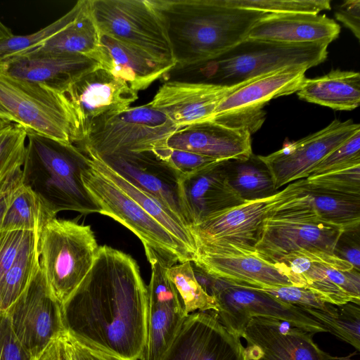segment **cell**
I'll return each mask as SVG.
<instances>
[{"mask_svg": "<svg viewBox=\"0 0 360 360\" xmlns=\"http://www.w3.org/2000/svg\"><path fill=\"white\" fill-rule=\"evenodd\" d=\"M0 360H31L17 338L7 314H0Z\"/></svg>", "mask_w": 360, "mask_h": 360, "instance_id": "45", "label": "cell"}, {"mask_svg": "<svg viewBox=\"0 0 360 360\" xmlns=\"http://www.w3.org/2000/svg\"><path fill=\"white\" fill-rule=\"evenodd\" d=\"M257 289L271 295L278 300L300 307L323 309L329 303L305 288L285 285Z\"/></svg>", "mask_w": 360, "mask_h": 360, "instance_id": "44", "label": "cell"}, {"mask_svg": "<svg viewBox=\"0 0 360 360\" xmlns=\"http://www.w3.org/2000/svg\"><path fill=\"white\" fill-rule=\"evenodd\" d=\"M37 238L36 232L0 231V278Z\"/></svg>", "mask_w": 360, "mask_h": 360, "instance_id": "42", "label": "cell"}, {"mask_svg": "<svg viewBox=\"0 0 360 360\" xmlns=\"http://www.w3.org/2000/svg\"><path fill=\"white\" fill-rule=\"evenodd\" d=\"M22 183V167L16 169L0 182V228L13 194Z\"/></svg>", "mask_w": 360, "mask_h": 360, "instance_id": "49", "label": "cell"}, {"mask_svg": "<svg viewBox=\"0 0 360 360\" xmlns=\"http://www.w3.org/2000/svg\"><path fill=\"white\" fill-rule=\"evenodd\" d=\"M87 161L126 194L136 201L147 213L178 240L195 258L197 248L186 223L163 202L150 193L131 184L105 165L91 151L79 148Z\"/></svg>", "mask_w": 360, "mask_h": 360, "instance_id": "30", "label": "cell"}, {"mask_svg": "<svg viewBox=\"0 0 360 360\" xmlns=\"http://www.w3.org/2000/svg\"><path fill=\"white\" fill-rule=\"evenodd\" d=\"M165 18L178 68L213 59L247 39L268 13L226 6L220 0H153Z\"/></svg>", "mask_w": 360, "mask_h": 360, "instance_id": "2", "label": "cell"}, {"mask_svg": "<svg viewBox=\"0 0 360 360\" xmlns=\"http://www.w3.org/2000/svg\"><path fill=\"white\" fill-rule=\"evenodd\" d=\"M335 16L357 39L360 37V0H347L335 6Z\"/></svg>", "mask_w": 360, "mask_h": 360, "instance_id": "47", "label": "cell"}, {"mask_svg": "<svg viewBox=\"0 0 360 360\" xmlns=\"http://www.w3.org/2000/svg\"><path fill=\"white\" fill-rule=\"evenodd\" d=\"M65 94L77 118L79 143L94 122L128 109L138 98L127 82L101 67L74 82Z\"/></svg>", "mask_w": 360, "mask_h": 360, "instance_id": "18", "label": "cell"}, {"mask_svg": "<svg viewBox=\"0 0 360 360\" xmlns=\"http://www.w3.org/2000/svg\"><path fill=\"white\" fill-rule=\"evenodd\" d=\"M191 262L210 276L233 285L254 288L292 285L281 264L262 259L255 250L228 244L202 245Z\"/></svg>", "mask_w": 360, "mask_h": 360, "instance_id": "15", "label": "cell"}, {"mask_svg": "<svg viewBox=\"0 0 360 360\" xmlns=\"http://www.w3.org/2000/svg\"><path fill=\"white\" fill-rule=\"evenodd\" d=\"M166 274L179 292L188 314L195 311L217 312L216 300L197 281L191 261L174 264L166 269Z\"/></svg>", "mask_w": 360, "mask_h": 360, "instance_id": "36", "label": "cell"}, {"mask_svg": "<svg viewBox=\"0 0 360 360\" xmlns=\"http://www.w3.org/2000/svg\"><path fill=\"white\" fill-rule=\"evenodd\" d=\"M314 333L272 318L255 317L241 338L249 360H333L314 342Z\"/></svg>", "mask_w": 360, "mask_h": 360, "instance_id": "19", "label": "cell"}, {"mask_svg": "<svg viewBox=\"0 0 360 360\" xmlns=\"http://www.w3.org/2000/svg\"><path fill=\"white\" fill-rule=\"evenodd\" d=\"M91 4L101 34L175 62L165 18L153 0H91Z\"/></svg>", "mask_w": 360, "mask_h": 360, "instance_id": "9", "label": "cell"}, {"mask_svg": "<svg viewBox=\"0 0 360 360\" xmlns=\"http://www.w3.org/2000/svg\"><path fill=\"white\" fill-rule=\"evenodd\" d=\"M53 216L38 195L22 184L13 193L4 214L0 231H23L39 233Z\"/></svg>", "mask_w": 360, "mask_h": 360, "instance_id": "33", "label": "cell"}, {"mask_svg": "<svg viewBox=\"0 0 360 360\" xmlns=\"http://www.w3.org/2000/svg\"><path fill=\"white\" fill-rule=\"evenodd\" d=\"M360 131V125L348 120H334L323 129L283 147L268 155H259L268 167L277 190L306 179L327 155Z\"/></svg>", "mask_w": 360, "mask_h": 360, "instance_id": "14", "label": "cell"}, {"mask_svg": "<svg viewBox=\"0 0 360 360\" xmlns=\"http://www.w3.org/2000/svg\"><path fill=\"white\" fill-rule=\"evenodd\" d=\"M165 146L217 160L245 159L253 153L250 132L213 120L178 129L166 140Z\"/></svg>", "mask_w": 360, "mask_h": 360, "instance_id": "25", "label": "cell"}, {"mask_svg": "<svg viewBox=\"0 0 360 360\" xmlns=\"http://www.w3.org/2000/svg\"><path fill=\"white\" fill-rule=\"evenodd\" d=\"M298 307L320 323L328 332L349 343L357 351H359V304L353 302H347L342 305L328 303L323 309Z\"/></svg>", "mask_w": 360, "mask_h": 360, "instance_id": "34", "label": "cell"}, {"mask_svg": "<svg viewBox=\"0 0 360 360\" xmlns=\"http://www.w3.org/2000/svg\"><path fill=\"white\" fill-rule=\"evenodd\" d=\"M66 332L75 360H124L83 343L71 336L67 330Z\"/></svg>", "mask_w": 360, "mask_h": 360, "instance_id": "48", "label": "cell"}, {"mask_svg": "<svg viewBox=\"0 0 360 360\" xmlns=\"http://www.w3.org/2000/svg\"><path fill=\"white\" fill-rule=\"evenodd\" d=\"M77 340L124 360H141L147 337V286L130 255L99 246L94 264L62 308Z\"/></svg>", "mask_w": 360, "mask_h": 360, "instance_id": "1", "label": "cell"}, {"mask_svg": "<svg viewBox=\"0 0 360 360\" xmlns=\"http://www.w3.org/2000/svg\"><path fill=\"white\" fill-rule=\"evenodd\" d=\"M96 156L127 181L154 195L185 222L179 194L180 174L152 151Z\"/></svg>", "mask_w": 360, "mask_h": 360, "instance_id": "23", "label": "cell"}, {"mask_svg": "<svg viewBox=\"0 0 360 360\" xmlns=\"http://www.w3.org/2000/svg\"><path fill=\"white\" fill-rule=\"evenodd\" d=\"M178 127L162 112L148 104L103 117L94 122L84 140L75 146L99 157L151 151L165 145Z\"/></svg>", "mask_w": 360, "mask_h": 360, "instance_id": "8", "label": "cell"}, {"mask_svg": "<svg viewBox=\"0 0 360 360\" xmlns=\"http://www.w3.org/2000/svg\"><path fill=\"white\" fill-rule=\"evenodd\" d=\"M179 194L183 217L188 227L246 202L229 183L225 160L180 174Z\"/></svg>", "mask_w": 360, "mask_h": 360, "instance_id": "21", "label": "cell"}, {"mask_svg": "<svg viewBox=\"0 0 360 360\" xmlns=\"http://www.w3.org/2000/svg\"><path fill=\"white\" fill-rule=\"evenodd\" d=\"M98 245L91 226L54 217L38 233L40 269L61 309L91 269Z\"/></svg>", "mask_w": 360, "mask_h": 360, "instance_id": "5", "label": "cell"}, {"mask_svg": "<svg viewBox=\"0 0 360 360\" xmlns=\"http://www.w3.org/2000/svg\"><path fill=\"white\" fill-rule=\"evenodd\" d=\"M13 35V34L11 30L3 24L0 20V41L7 39Z\"/></svg>", "mask_w": 360, "mask_h": 360, "instance_id": "52", "label": "cell"}, {"mask_svg": "<svg viewBox=\"0 0 360 360\" xmlns=\"http://www.w3.org/2000/svg\"><path fill=\"white\" fill-rule=\"evenodd\" d=\"M279 208L309 212L320 221L352 230L360 227V196L323 191L303 184L295 196Z\"/></svg>", "mask_w": 360, "mask_h": 360, "instance_id": "28", "label": "cell"}, {"mask_svg": "<svg viewBox=\"0 0 360 360\" xmlns=\"http://www.w3.org/2000/svg\"><path fill=\"white\" fill-rule=\"evenodd\" d=\"M359 228L344 231L338 239L334 255L360 271Z\"/></svg>", "mask_w": 360, "mask_h": 360, "instance_id": "46", "label": "cell"}, {"mask_svg": "<svg viewBox=\"0 0 360 360\" xmlns=\"http://www.w3.org/2000/svg\"><path fill=\"white\" fill-rule=\"evenodd\" d=\"M300 99L337 110H352L360 103V74L333 70L316 78H305L297 91Z\"/></svg>", "mask_w": 360, "mask_h": 360, "instance_id": "31", "label": "cell"}, {"mask_svg": "<svg viewBox=\"0 0 360 360\" xmlns=\"http://www.w3.org/2000/svg\"><path fill=\"white\" fill-rule=\"evenodd\" d=\"M6 314L17 338L31 357L66 329L61 307L49 294L41 269Z\"/></svg>", "mask_w": 360, "mask_h": 360, "instance_id": "17", "label": "cell"}, {"mask_svg": "<svg viewBox=\"0 0 360 360\" xmlns=\"http://www.w3.org/2000/svg\"><path fill=\"white\" fill-rule=\"evenodd\" d=\"M230 186L245 202L272 196L279 191L259 155L252 154L245 159L225 160Z\"/></svg>", "mask_w": 360, "mask_h": 360, "instance_id": "32", "label": "cell"}, {"mask_svg": "<svg viewBox=\"0 0 360 360\" xmlns=\"http://www.w3.org/2000/svg\"><path fill=\"white\" fill-rule=\"evenodd\" d=\"M302 179L289 184L272 196L246 202L190 226L196 248L228 244L245 250H255L264 220L281 204L297 195L302 189Z\"/></svg>", "mask_w": 360, "mask_h": 360, "instance_id": "11", "label": "cell"}, {"mask_svg": "<svg viewBox=\"0 0 360 360\" xmlns=\"http://www.w3.org/2000/svg\"><path fill=\"white\" fill-rule=\"evenodd\" d=\"M147 286V337L141 360H160L188 315L166 268L153 259Z\"/></svg>", "mask_w": 360, "mask_h": 360, "instance_id": "20", "label": "cell"}, {"mask_svg": "<svg viewBox=\"0 0 360 360\" xmlns=\"http://www.w3.org/2000/svg\"><path fill=\"white\" fill-rule=\"evenodd\" d=\"M64 360H75L66 329L64 332Z\"/></svg>", "mask_w": 360, "mask_h": 360, "instance_id": "51", "label": "cell"}, {"mask_svg": "<svg viewBox=\"0 0 360 360\" xmlns=\"http://www.w3.org/2000/svg\"><path fill=\"white\" fill-rule=\"evenodd\" d=\"M160 160L180 174H186L215 162L217 160L190 151L161 146L151 150Z\"/></svg>", "mask_w": 360, "mask_h": 360, "instance_id": "43", "label": "cell"}, {"mask_svg": "<svg viewBox=\"0 0 360 360\" xmlns=\"http://www.w3.org/2000/svg\"><path fill=\"white\" fill-rule=\"evenodd\" d=\"M54 337L31 360H64V332Z\"/></svg>", "mask_w": 360, "mask_h": 360, "instance_id": "50", "label": "cell"}, {"mask_svg": "<svg viewBox=\"0 0 360 360\" xmlns=\"http://www.w3.org/2000/svg\"><path fill=\"white\" fill-rule=\"evenodd\" d=\"M228 6L266 13L318 14L331 8L330 0H220Z\"/></svg>", "mask_w": 360, "mask_h": 360, "instance_id": "38", "label": "cell"}, {"mask_svg": "<svg viewBox=\"0 0 360 360\" xmlns=\"http://www.w3.org/2000/svg\"><path fill=\"white\" fill-rule=\"evenodd\" d=\"M22 167L23 184L40 198L55 217L62 211L83 214L101 209L85 188L82 174L86 155L74 144L64 143L31 130Z\"/></svg>", "mask_w": 360, "mask_h": 360, "instance_id": "3", "label": "cell"}, {"mask_svg": "<svg viewBox=\"0 0 360 360\" xmlns=\"http://www.w3.org/2000/svg\"><path fill=\"white\" fill-rule=\"evenodd\" d=\"M39 269L37 240L0 278V314L8 313L28 288Z\"/></svg>", "mask_w": 360, "mask_h": 360, "instance_id": "35", "label": "cell"}, {"mask_svg": "<svg viewBox=\"0 0 360 360\" xmlns=\"http://www.w3.org/2000/svg\"><path fill=\"white\" fill-rule=\"evenodd\" d=\"M75 5L77 10L73 18L63 29L46 41L23 53L81 54L98 62L101 54V33L93 15L91 0H80Z\"/></svg>", "mask_w": 360, "mask_h": 360, "instance_id": "29", "label": "cell"}, {"mask_svg": "<svg viewBox=\"0 0 360 360\" xmlns=\"http://www.w3.org/2000/svg\"><path fill=\"white\" fill-rule=\"evenodd\" d=\"M0 115L12 121L11 117L0 108ZM13 122V121H12Z\"/></svg>", "mask_w": 360, "mask_h": 360, "instance_id": "54", "label": "cell"}, {"mask_svg": "<svg viewBox=\"0 0 360 360\" xmlns=\"http://www.w3.org/2000/svg\"><path fill=\"white\" fill-rule=\"evenodd\" d=\"M160 360H249L240 338L230 332L214 311L187 316Z\"/></svg>", "mask_w": 360, "mask_h": 360, "instance_id": "16", "label": "cell"}, {"mask_svg": "<svg viewBox=\"0 0 360 360\" xmlns=\"http://www.w3.org/2000/svg\"><path fill=\"white\" fill-rule=\"evenodd\" d=\"M100 67L96 60L74 53H22L0 63V69L12 77L65 93L74 82Z\"/></svg>", "mask_w": 360, "mask_h": 360, "instance_id": "24", "label": "cell"}, {"mask_svg": "<svg viewBox=\"0 0 360 360\" xmlns=\"http://www.w3.org/2000/svg\"><path fill=\"white\" fill-rule=\"evenodd\" d=\"M11 122H13L11 121L10 120H8L6 117L0 115V127L4 126L6 124H8Z\"/></svg>", "mask_w": 360, "mask_h": 360, "instance_id": "53", "label": "cell"}, {"mask_svg": "<svg viewBox=\"0 0 360 360\" xmlns=\"http://www.w3.org/2000/svg\"><path fill=\"white\" fill-rule=\"evenodd\" d=\"M251 81L233 86L192 81H168L159 88L148 104L165 115L180 129L212 120L221 101Z\"/></svg>", "mask_w": 360, "mask_h": 360, "instance_id": "22", "label": "cell"}, {"mask_svg": "<svg viewBox=\"0 0 360 360\" xmlns=\"http://www.w3.org/2000/svg\"><path fill=\"white\" fill-rule=\"evenodd\" d=\"M0 108L26 130L68 144L81 141L77 116L63 91L0 69Z\"/></svg>", "mask_w": 360, "mask_h": 360, "instance_id": "6", "label": "cell"}, {"mask_svg": "<svg viewBox=\"0 0 360 360\" xmlns=\"http://www.w3.org/2000/svg\"><path fill=\"white\" fill-rule=\"evenodd\" d=\"M77 7L75 6L65 15L40 30L27 35H13L0 41V63L32 49L56 34L74 17Z\"/></svg>", "mask_w": 360, "mask_h": 360, "instance_id": "39", "label": "cell"}, {"mask_svg": "<svg viewBox=\"0 0 360 360\" xmlns=\"http://www.w3.org/2000/svg\"><path fill=\"white\" fill-rule=\"evenodd\" d=\"M27 130L11 122L0 127V182L22 167L26 148Z\"/></svg>", "mask_w": 360, "mask_h": 360, "instance_id": "37", "label": "cell"}, {"mask_svg": "<svg viewBox=\"0 0 360 360\" xmlns=\"http://www.w3.org/2000/svg\"><path fill=\"white\" fill-rule=\"evenodd\" d=\"M82 179L85 188L100 206L101 214L124 225L140 239L148 262L156 259L169 268L177 262L195 259L178 240L88 161Z\"/></svg>", "mask_w": 360, "mask_h": 360, "instance_id": "7", "label": "cell"}, {"mask_svg": "<svg viewBox=\"0 0 360 360\" xmlns=\"http://www.w3.org/2000/svg\"><path fill=\"white\" fill-rule=\"evenodd\" d=\"M101 68L124 80L136 91L147 89L176 68V63L157 58L127 44L101 34Z\"/></svg>", "mask_w": 360, "mask_h": 360, "instance_id": "27", "label": "cell"}, {"mask_svg": "<svg viewBox=\"0 0 360 360\" xmlns=\"http://www.w3.org/2000/svg\"><path fill=\"white\" fill-rule=\"evenodd\" d=\"M343 231L342 228L321 221L309 212L277 208L264 221L255 253L271 263L300 250L334 254Z\"/></svg>", "mask_w": 360, "mask_h": 360, "instance_id": "12", "label": "cell"}, {"mask_svg": "<svg viewBox=\"0 0 360 360\" xmlns=\"http://www.w3.org/2000/svg\"><path fill=\"white\" fill-rule=\"evenodd\" d=\"M360 165V131L327 155L311 171L309 176Z\"/></svg>", "mask_w": 360, "mask_h": 360, "instance_id": "41", "label": "cell"}, {"mask_svg": "<svg viewBox=\"0 0 360 360\" xmlns=\"http://www.w3.org/2000/svg\"><path fill=\"white\" fill-rule=\"evenodd\" d=\"M208 294L216 300L220 322L239 338L249 321L259 316L276 319L314 334L328 332L298 307L257 288L233 285L213 277Z\"/></svg>", "mask_w": 360, "mask_h": 360, "instance_id": "10", "label": "cell"}, {"mask_svg": "<svg viewBox=\"0 0 360 360\" xmlns=\"http://www.w3.org/2000/svg\"><path fill=\"white\" fill-rule=\"evenodd\" d=\"M340 32V25L325 15L268 13L255 23L247 38L285 44L329 45Z\"/></svg>", "mask_w": 360, "mask_h": 360, "instance_id": "26", "label": "cell"}, {"mask_svg": "<svg viewBox=\"0 0 360 360\" xmlns=\"http://www.w3.org/2000/svg\"><path fill=\"white\" fill-rule=\"evenodd\" d=\"M303 184L312 189L360 196V165L308 176Z\"/></svg>", "mask_w": 360, "mask_h": 360, "instance_id": "40", "label": "cell"}, {"mask_svg": "<svg viewBox=\"0 0 360 360\" xmlns=\"http://www.w3.org/2000/svg\"><path fill=\"white\" fill-rule=\"evenodd\" d=\"M326 44H285L245 39L217 57L191 67L197 82L233 86L292 65L309 68L328 56Z\"/></svg>", "mask_w": 360, "mask_h": 360, "instance_id": "4", "label": "cell"}, {"mask_svg": "<svg viewBox=\"0 0 360 360\" xmlns=\"http://www.w3.org/2000/svg\"><path fill=\"white\" fill-rule=\"evenodd\" d=\"M309 67H285L258 77L235 90L218 105L212 120L251 134L265 120L264 105L273 98L295 93Z\"/></svg>", "mask_w": 360, "mask_h": 360, "instance_id": "13", "label": "cell"}]
</instances>
